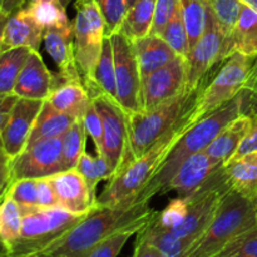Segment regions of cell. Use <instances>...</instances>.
<instances>
[{
  "instance_id": "f546056e",
  "label": "cell",
  "mask_w": 257,
  "mask_h": 257,
  "mask_svg": "<svg viewBox=\"0 0 257 257\" xmlns=\"http://www.w3.org/2000/svg\"><path fill=\"white\" fill-rule=\"evenodd\" d=\"M25 10L43 29L62 28L69 25L67 15V5L62 0H40L25 5Z\"/></svg>"
},
{
  "instance_id": "f1b7e54d",
  "label": "cell",
  "mask_w": 257,
  "mask_h": 257,
  "mask_svg": "<svg viewBox=\"0 0 257 257\" xmlns=\"http://www.w3.org/2000/svg\"><path fill=\"white\" fill-rule=\"evenodd\" d=\"M32 49L25 47L12 48L0 53V98L13 94L18 77Z\"/></svg>"
},
{
  "instance_id": "816d5d0a",
  "label": "cell",
  "mask_w": 257,
  "mask_h": 257,
  "mask_svg": "<svg viewBox=\"0 0 257 257\" xmlns=\"http://www.w3.org/2000/svg\"><path fill=\"white\" fill-rule=\"evenodd\" d=\"M241 2L243 3V4H246L247 7L252 8V9H255L257 12V0H241Z\"/></svg>"
},
{
  "instance_id": "836d02e7",
  "label": "cell",
  "mask_w": 257,
  "mask_h": 257,
  "mask_svg": "<svg viewBox=\"0 0 257 257\" xmlns=\"http://www.w3.org/2000/svg\"><path fill=\"white\" fill-rule=\"evenodd\" d=\"M75 168L82 173V176L89 186L90 191L95 195H97L95 191H97L98 183L100 181L112 180L113 176H114V172L110 168L108 161L100 153H95V156H93L90 153L84 152Z\"/></svg>"
},
{
  "instance_id": "74e56055",
  "label": "cell",
  "mask_w": 257,
  "mask_h": 257,
  "mask_svg": "<svg viewBox=\"0 0 257 257\" xmlns=\"http://www.w3.org/2000/svg\"><path fill=\"white\" fill-rule=\"evenodd\" d=\"M188 212L187 200L182 197L175 198L171 201L166 208L161 212H157L155 216V222L163 230H173L178 227L185 221Z\"/></svg>"
},
{
  "instance_id": "8992f818",
  "label": "cell",
  "mask_w": 257,
  "mask_h": 257,
  "mask_svg": "<svg viewBox=\"0 0 257 257\" xmlns=\"http://www.w3.org/2000/svg\"><path fill=\"white\" fill-rule=\"evenodd\" d=\"M217 67L201 90L197 103L188 117V125L225 105L250 84L257 70V55L233 52Z\"/></svg>"
},
{
  "instance_id": "3957f363",
  "label": "cell",
  "mask_w": 257,
  "mask_h": 257,
  "mask_svg": "<svg viewBox=\"0 0 257 257\" xmlns=\"http://www.w3.org/2000/svg\"><path fill=\"white\" fill-rule=\"evenodd\" d=\"M208 74L193 89L185 88L177 95L153 109L127 115L128 147L119 171L145 155L168 132L183 123H188V117L197 103Z\"/></svg>"
},
{
  "instance_id": "ee69618b",
  "label": "cell",
  "mask_w": 257,
  "mask_h": 257,
  "mask_svg": "<svg viewBox=\"0 0 257 257\" xmlns=\"http://www.w3.org/2000/svg\"><path fill=\"white\" fill-rule=\"evenodd\" d=\"M251 119L252 120H251L250 130H248L247 135L243 138L242 143H241L237 152L235 153V156L232 158H238L245 155H248V153L257 152V115L252 117Z\"/></svg>"
},
{
  "instance_id": "f35d334b",
  "label": "cell",
  "mask_w": 257,
  "mask_h": 257,
  "mask_svg": "<svg viewBox=\"0 0 257 257\" xmlns=\"http://www.w3.org/2000/svg\"><path fill=\"white\" fill-rule=\"evenodd\" d=\"M145 227V226H143ZM143 227H131L127 230L119 231V232L114 233L110 237L105 238L100 243H98L87 257H117L127 241L130 240L131 236L137 235L138 231L142 230Z\"/></svg>"
},
{
  "instance_id": "9c48e42d",
  "label": "cell",
  "mask_w": 257,
  "mask_h": 257,
  "mask_svg": "<svg viewBox=\"0 0 257 257\" xmlns=\"http://www.w3.org/2000/svg\"><path fill=\"white\" fill-rule=\"evenodd\" d=\"M230 34L217 22L211 10L207 28L202 37L190 49L187 58L186 88L193 89L203 78L231 54L228 45Z\"/></svg>"
},
{
  "instance_id": "e0dca14e",
  "label": "cell",
  "mask_w": 257,
  "mask_h": 257,
  "mask_svg": "<svg viewBox=\"0 0 257 257\" xmlns=\"http://www.w3.org/2000/svg\"><path fill=\"white\" fill-rule=\"evenodd\" d=\"M43 43L48 54L59 68V74L68 80H83L75 60L74 34L70 23L67 27L44 30Z\"/></svg>"
},
{
  "instance_id": "6da1fadb",
  "label": "cell",
  "mask_w": 257,
  "mask_h": 257,
  "mask_svg": "<svg viewBox=\"0 0 257 257\" xmlns=\"http://www.w3.org/2000/svg\"><path fill=\"white\" fill-rule=\"evenodd\" d=\"M148 203L150 201H142L128 207L98 206L44 252L60 257H87L98 243L114 233L147 225L156 213Z\"/></svg>"
},
{
  "instance_id": "7bdbcfd3",
  "label": "cell",
  "mask_w": 257,
  "mask_h": 257,
  "mask_svg": "<svg viewBox=\"0 0 257 257\" xmlns=\"http://www.w3.org/2000/svg\"><path fill=\"white\" fill-rule=\"evenodd\" d=\"M243 92H245V97H243L242 114L251 118L255 117L257 115V70L250 84L243 89Z\"/></svg>"
},
{
  "instance_id": "2e32d148",
  "label": "cell",
  "mask_w": 257,
  "mask_h": 257,
  "mask_svg": "<svg viewBox=\"0 0 257 257\" xmlns=\"http://www.w3.org/2000/svg\"><path fill=\"white\" fill-rule=\"evenodd\" d=\"M223 165H218L206 153H195L186 158L171 181L165 192H177L182 198H188L201 190Z\"/></svg>"
},
{
  "instance_id": "603a6c76",
  "label": "cell",
  "mask_w": 257,
  "mask_h": 257,
  "mask_svg": "<svg viewBox=\"0 0 257 257\" xmlns=\"http://www.w3.org/2000/svg\"><path fill=\"white\" fill-rule=\"evenodd\" d=\"M251 117L241 114L232 122L228 123L213 142L206 148V153L218 165L225 166L237 152L243 138L251 127Z\"/></svg>"
},
{
  "instance_id": "ffe728a7",
  "label": "cell",
  "mask_w": 257,
  "mask_h": 257,
  "mask_svg": "<svg viewBox=\"0 0 257 257\" xmlns=\"http://www.w3.org/2000/svg\"><path fill=\"white\" fill-rule=\"evenodd\" d=\"M43 35H44V29L35 23L25 8H22L9 15V19L5 25L2 52L19 47L39 50L43 42Z\"/></svg>"
},
{
  "instance_id": "5bb4252c",
  "label": "cell",
  "mask_w": 257,
  "mask_h": 257,
  "mask_svg": "<svg viewBox=\"0 0 257 257\" xmlns=\"http://www.w3.org/2000/svg\"><path fill=\"white\" fill-rule=\"evenodd\" d=\"M47 178L60 207L77 215H87L98 207V196L90 191L87 181L77 168L62 171Z\"/></svg>"
},
{
  "instance_id": "d590c367",
  "label": "cell",
  "mask_w": 257,
  "mask_h": 257,
  "mask_svg": "<svg viewBox=\"0 0 257 257\" xmlns=\"http://www.w3.org/2000/svg\"><path fill=\"white\" fill-rule=\"evenodd\" d=\"M213 257H257V223L233 237Z\"/></svg>"
},
{
  "instance_id": "d6986e66",
  "label": "cell",
  "mask_w": 257,
  "mask_h": 257,
  "mask_svg": "<svg viewBox=\"0 0 257 257\" xmlns=\"http://www.w3.org/2000/svg\"><path fill=\"white\" fill-rule=\"evenodd\" d=\"M45 100L58 110L77 119H82L85 110L92 103L89 93L83 80L64 79L59 73H54L52 92Z\"/></svg>"
},
{
  "instance_id": "277c9868",
  "label": "cell",
  "mask_w": 257,
  "mask_h": 257,
  "mask_svg": "<svg viewBox=\"0 0 257 257\" xmlns=\"http://www.w3.org/2000/svg\"><path fill=\"white\" fill-rule=\"evenodd\" d=\"M187 127L188 123L176 127L163 136L145 155L119 171L112 180H109L107 187L98 196V206L128 207L136 205L138 196L152 180L167 153Z\"/></svg>"
},
{
  "instance_id": "8fae6325",
  "label": "cell",
  "mask_w": 257,
  "mask_h": 257,
  "mask_svg": "<svg viewBox=\"0 0 257 257\" xmlns=\"http://www.w3.org/2000/svg\"><path fill=\"white\" fill-rule=\"evenodd\" d=\"M88 93L103 122L102 155L108 161L115 176L122 166L128 147L127 114L119 103L108 95L98 90Z\"/></svg>"
},
{
  "instance_id": "83f0119b",
  "label": "cell",
  "mask_w": 257,
  "mask_h": 257,
  "mask_svg": "<svg viewBox=\"0 0 257 257\" xmlns=\"http://www.w3.org/2000/svg\"><path fill=\"white\" fill-rule=\"evenodd\" d=\"M156 0H136L128 9L119 32L130 40L140 39L150 34L155 17Z\"/></svg>"
},
{
  "instance_id": "52a82bcc",
  "label": "cell",
  "mask_w": 257,
  "mask_h": 257,
  "mask_svg": "<svg viewBox=\"0 0 257 257\" xmlns=\"http://www.w3.org/2000/svg\"><path fill=\"white\" fill-rule=\"evenodd\" d=\"M20 208L23 213L22 231L19 238L7 250V257L44 252L88 215H77L60 206Z\"/></svg>"
},
{
  "instance_id": "484cf974",
  "label": "cell",
  "mask_w": 257,
  "mask_h": 257,
  "mask_svg": "<svg viewBox=\"0 0 257 257\" xmlns=\"http://www.w3.org/2000/svg\"><path fill=\"white\" fill-rule=\"evenodd\" d=\"M230 52L257 55V12L242 3L240 15L228 39Z\"/></svg>"
},
{
  "instance_id": "11a10c76",
  "label": "cell",
  "mask_w": 257,
  "mask_h": 257,
  "mask_svg": "<svg viewBox=\"0 0 257 257\" xmlns=\"http://www.w3.org/2000/svg\"><path fill=\"white\" fill-rule=\"evenodd\" d=\"M3 155H5V152H4V146H3L2 137H0V157H2Z\"/></svg>"
},
{
  "instance_id": "d4e9b609",
  "label": "cell",
  "mask_w": 257,
  "mask_h": 257,
  "mask_svg": "<svg viewBox=\"0 0 257 257\" xmlns=\"http://www.w3.org/2000/svg\"><path fill=\"white\" fill-rule=\"evenodd\" d=\"M75 120L77 118L60 112L57 108L53 107L48 100H44L27 146L33 145L40 140L63 137Z\"/></svg>"
},
{
  "instance_id": "f5cc1de1",
  "label": "cell",
  "mask_w": 257,
  "mask_h": 257,
  "mask_svg": "<svg viewBox=\"0 0 257 257\" xmlns=\"http://www.w3.org/2000/svg\"><path fill=\"white\" fill-rule=\"evenodd\" d=\"M37 2H40V0H27V2H25V5H28V4H32V3H37ZM63 3H64L65 5H68L70 3V0H62ZM24 5V7H25Z\"/></svg>"
},
{
  "instance_id": "1f68e13d",
  "label": "cell",
  "mask_w": 257,
  "mask_h": 257,
  "mask_svg": "<svg viewBox=\"0 0 257 257\" xmlns=\"http://www.w3.org/2000/svg\"><path fill=\"white\" fill-rule=\"evenodd\" d=\"M22 222V208L10 196L5 195L0 202V243L5 250L19 238Z\"/></svg>"
},
{
  "instance_id": "7402d4cb",
  "label": "cell",
  "mask_w": 257,
  "mask_h": 257,
  "mask_svg": "<svg viewBox=\"0 0 257 257\" xmlns=\"http://www.w3.org/2000/svg\"><path fill=\"white\" fill-rule=\"evenodd\" d=\"M133 45H135L142 78L165 67L176 57H178L163 38H161L160 35L151 34V33L146 37L135 40Z\"/></svg>"
},
{
  "instance_id": "4fadbf2b",
  "label": "cell",
  "mask_w": 257,
  "mask_h": 257,
  "mask_svg": "<svg viewBox=\"0 0 257 257\" xmlns=\"http://www.w3.org/2000/svg\"><path fill=\"white\" fill-rule=\"evenodd\" d=\"M187 60L176 57L165 67L142 78L141 84V107L142 112L153 109L171 99L186 88Z\"/></svg>"
},
{
  "instance_id": "7a4b0ae2",
  "label": "cell",
  "mask_w": 257,
  "mask_h": 257,
  "mask_svg": "<svg viewBox=\"0 0 257 257\" xmlns=\"http://www.w3.org/2000/svg\"><path fill=\"white\" fill-rule=\"evenodd\" d=\"M243 97H245V92L242 89L240 94L236 95L225 105L216 109L215 112L210 113L206 117L201 118L193 124L188 125L181 133L175 145L172 146L152 180L148 182L142 193L138 196L137 203L142 202V201H150L153 196L158 195V193L162 195L181 163L190 156L206 151V148L213 142L218 133L228 123L242 114Z\"/></svg>"
},
{
  "instance_id": "c3c4849f",
  "label": "cell",
  "mask_w": 257,
  "mask_h": 257,
  "mask_svg": "<svg viewBox=\"0 0 257 257\" xmlns=\"http://www.w3.org/2000/svg\"><path fill=\"white\" fill-rule=\"evenodd\" d=\"M25 2L27 0H2V4H0V8L3 10L8 13V14H13L17 10L24 8Z\"/></svg>"
},
{
  "instance_id": "9f6ffc18",
  "label": "cell",
  "mask_w": 257,
  "mask_h": 257,
  "mask_svg": "<svg viewBox=\"0 0 257 257\" xmlns=\"http://www.w3.org/2000/svg\"><path fill=\"white\" fill-rule=\"evenodd\" d=\"M125 2H127V5H128V9H130L131 7H132L133 4H135V2L136 0H125Z\"/></svg>"
},
{
  "instance_id": "8d00e7d4",
  "label": "cell",
  "mask_w": 257,
  "mask_h": 257,
  "mask_svg": "<svg viewBox=\"0 0 257 257\" xmlns=\"http://www.w3.org/2000/svg\"><path fill=\"white\" fill-rule=\"evenodd\" d=\"M105 24V37L119 32L128 12L125 0H95Z\"/></svg>"
},
{
  "instance_id": "6f0895ef",
  "label": "cell",
  "mask_w": 257,
  "mask_h": 257,
  "mask_svg": "<svg viewBox=\"0 0 257 257\" xmlns=\"http://www.w3.org/2000/svg\"><path fill=\"white\" fill-rule=\"evenodd\" d=\"M252 202H253V205H255V207H256V210H257V196H256L255 198H253Z\"/></svg>"
},
{
  "instance_id": "4dcf8cb0",
  "label": "cell",
  "mask_w": 257,
  "mask_h": 257,
  "mask_svg": "<svg viewBox=\"0 0 257 257\" xmlns=\"http://www.w3.org/2000/svg\"><path fill=\"white\" fill-rule=\"evenodd\" d=\"M181 4L191 49L207 28L211 8L207 0H181Z\"/></svg>"
},
{
  "instance_id": "7dc6e473",
  "label": "cell",
  "mask_w": 257,
  "mask_h": 257,
  "mask_svg": "<svg viewBox=\"0 0 257 257\" xmlns=\"http://www.w3.org/2000/svg\"><path fill=\"white\" fill-rule=\"evenodd\" d=\"M132 257H165V255L152 243L137 238L135 245V252H133Z\"/></svg>"
},
{
  "instance_id": "60d3db41",
  "label": "cell",
  "mask_w": 257,
  "mask_h": 257,
  "mask_svg": "<svg viewBox=\"0 0 257 257\" xmlns=\"http://www.w3.org/2000/svg\"><path fill=\"white\" fill-rule=\"evenodd\" d=\"M83 123H84L87 135L92 138L93 143L95 146V153L102 155V145H103V122L100 114L98 113L94 103L89 104L88 109L85 110L83 115Z\"/></svg>"
},
{
  "instance_id": "f907efd6",
  "label": "cell",
  "mask_w": 257,
  "mask_h": 257,
  "mask_svg": "<svg viewBox=\"0 0 257 257\" xmlns=\"http://www.w3.org/2000/svg\"><path fill=\"white\" fill-rule=\"evenodd\" d=\"M7 257V255L3 256ZM20 257H60L57 255H53V253H48V252H39V253H34V255H28V256H20Z\"/></svg>"
},
{
  "instance_id": "9a60e30c",
  "label": "cell",
  "mask_w": 257,
  "mask_h": 257,
  "mask_svg": "<svg viewBox=\"0 0 257 257\" xmlns=\"http://www.w3.org/2000/svg\"><path fill=\"white\" fill-rule=\"evenodd\" d=\"M44 100L18 98L8 123L0 133L4 152L10 160L17 158L25 150L34 123Z\"/></svg>"
},
{
  "instance_id": "e575fe53",
  "label": "cell",
  "mask_w": 257,
  "mask_h": 257,
  "mask_svg": "<svg viewBox=\"0 0 257 257\" xmlns=\"http://www.w3.org/2000/svg\"><path fill=\"white\" fill-rule=\"evenodd\" d=\"M160 37L167 42V44L175 50L176 54L187 58L190 53V44H188L187 30H186L185 20H183L182 4L178 5L175 14L171 18Z\"/></svg>"
},
{
  "instance_id": "680465c9",
  "label": "cell",
  "mask_w": 257,
  "mask_h": 257,
  "mask_svg": "<svg viewBox=\"0 0 257 257\" xmlns=\"http://www.w3.org/2000/svg\"><path fill=\"white\" fill-rule=\"evenodd\" d=\"M0 4H2V0H0Z\"/></svg>"
},
{
  "instance_id": "4316f807",
  "label": "cell",
  "mask_w": 257,
  "mask_h": 257,
  "mask_svg": "<svg viewBox=\"0 0 257 257\" xmlns=\"http://www.w3.org/2000/svg\"><path fill=\"white\" fill-rule=\"evenodd\" d=\"M88 92L98 90L103 94L108 95L112 99L117 100V83H115V67H114V53H113L112 39L105 37L103 40L102 52L95 65L93 78L89 83L84 84Z\"/></svg>"
},
{
  "instance_id": "db71d44e",
  "label": "cell",
  "mask_w": 257,
  "mask_h": 257,
  "mask_svg": "<svg viewBox=\"0 0 257 257\" xmlns=\"http://www.w3.org/2000/svg\"><path fill=\"white\" fill-rule=\"evenodd\" d=\"M5 255H7V250H5L4 246H3L2 243H0V257H3V256H5Z\"/></svg>"
},
{
  "instance_id": "44dd1931",
  "label": "cell",
  "mask_w": 257,
  "mask_h": 257,
  "mask_svg": "<svg viewBox=\"0 0 257 257\" xmlns=\"http://www.w3.org/2000/svg\"><path fill=\"white\" fill-rule=\"evenodd\" d=\"M8 196L20 207H54L58 206L54 190L49 180L44 178H23L12 182Z\"/></svg>"
},
{
  "instance_id": "d6a6232c",
  "label": "cell",
  "mask_w": 257,
  "mask_h": 257,
  "mask_svg": "<svg viewBox=\"0 0 257 257\" xmlns=\"http://www.w3.org/2000/svg\"><path fill=\"white\" fill-rule=\"evenodd\" d=\"M87 131L83 119H77L62 137V155L65 170L77 167L80 157L85 152Z\"/></svg>"
},
{
  "instance_id": "ab89813d",
  "label": "cell",
  "mask_w": 257,
  "mask_h": 257,
  "mask_svg": "<svg viewBox=\"0 0 257 257\" xmlns=\"http://www.w3.org/2000/svg\"><path fill=\"white\" fill-rule=\"evenodd\" d=\"M211 10L223 29L231 34L240 15L242 2L241 0H207Z\"/></svg>"
},
{
  "instance_id": "7c38bea8",
  "label": "cell",
  "mask_w": 257,
  "mask_h": 257,
  "mask_svg": "<svg viewBox=\"0 0 257 257\" xmlns=\"http://www.w3.org/2000/svg\"><path fill=\"white\" fill-rule=\"evenodd\" d=\"M65 171L62 137L40 140L27 146L12 161V182L23 178H44Z\"/></svg>"
},
{
  "instance_id": "f6af8a7d",
  "label": "cell",
  "mask_w": 257,
  "mask_h": 257,
  "mask_svg": "<svg viewBox=\"0 0 257 257\" xmlns=\"http://www.w3.org/2000/svg\"><path fill=\"white\" fill-rule=\"evenodd\" d=\"M12 185V160L7 155L0 157V202Z\"/></svg>"
},
{
  "instance_id": "30bf717a",
  "label": "cell",
  "mask_w": 257,
  "mask_h": 257,
  "mask_svg": "<svg viewBox=\"0 0 257 257\" xmlns=\"http://www.w3.org/2000/svg\"><path fill=\"white\" fill-rule=\"evenodd\" d=\"M109 38L112 39L113 53H114L118 103L127 115L142 112L141 107L142 77H141L133 42L120 32L114 33Z\"/></svg>"
},
{
  "instance_id": "cb8c5ba5",
  "label": "cell",
  "mask_w": 257,
  "mask_h": 257,
  "mask_svg": "<svg viewBox=\"0 0 257 257\" xmlns=\"http://www.w3.org/2000/svg\"><path fill=\"white\" fill-rule=\"evenodd\" d=\"M231 188L253 200L257 196V152L232 158L225 165Z\"/></svg>"
},
{
  "instance_id": "b9f144b4",
  "label": "cell",
  "mask_w": 257,
  "mask_h": 257,
  "mask_svg": "<svg viewBox=\"0 0 257 257\" xmlns=\"http://www.w3.org/2000/svg\"><path fill=\"white\" fill-rule=\"evenodd\" d=\"M180 4L181 0H156L155 17H153L152 28L150 32L151 34L161 35Z\"/></svg>"
},
{
  "instance_id": "ba28073f",
  "label": "cell",
  "mask_w": 257,
  "mask_h": 257,
  "mask_svg": "<svg viewBox=\"0 0 257 257\" xmlns=\"http://www.w3.org/2000/svg\"><path fill=\"white\" fill-rule=\"evenodd\" d=\"M74 53L84 84L93 78L105 38V24L95 0H75Z\"/></svg>"
},
{
  "instance_id": "ac0fdd59",
  "label": "cell",
  "mask_w": 257,
  "mask_h": 257,
  "mask_svg": "<svg viewBox=\"0 0 257 257\" xmlns=\"http://www.w3.org/2000/svg\"><path fill=\"white\" fill-rule=\"evenodd\" d=\"M53 80L54 73L48 69L39 50H32L18 77L13 94L27 99L45 100L52 92Z\"/></svg>"
},
{
  "instance_id": "bcb514c9",
  "label": "cell",
  "mask_w": 257,
  "mask_h": 257,
  "mask_svg": "<svg viewBox=\"0 0 257 257\" xmlns=\"http://www.w3.org/2000/svg\"><path fill=\"white\" fill-rule=\"evenodd\" d=\"M18 98L15 94L7 95V97L0 98V133L4 130L5 124L8 123V119L10 117V113H12L13 107L17 103Z\"/></svg>"
},
{
  "instance_id": "5b68a950",
  "label": "cell",
  "mask_w": 257,
  "mask_h": 257,
  "mask_svg": "<svg viewBox=\"0 0 257 257\" xmlns=\"http://www.w3.org/2000/svg\"><path fill=\"white\" fill-rule=\"evenodd\" d=\"M256 223L257 210L252 200L231 190L223 196L210 225L185 257H213L233 237Z\"/></svg>"
},
{
  "instance_id": "681fc988",
  "label": "cell",
  "mask_w": 257,
  "mask_h": 257,
  "mask_svg": "<svg viewBox=\"0 0 257 257\" xmlns=\"http://www.w3.org/2000/svg\"><path fill=\"white\" fill-rule=\"evenodd\" d=\"M9 15L5 10H3L0 8V53H2L3 48V40H4V32H5V25H7L8 19H9Z\"/></svg>"
}]
</instances>
